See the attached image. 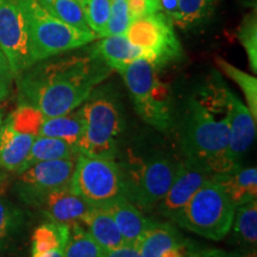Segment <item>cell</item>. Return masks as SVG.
<instances>
[{
	"instance_id": "36",
	"label": "cell",
	"mask_w": 257,
	"mask_h": 257,
	"mask_svg": "<svg viewBox=\"0 0 257 257\" xmlns=\"http://www.w3.org/2000/svg\"><path fill=\"white\" fill-rule=\"evenodd\" d=\"M14 78L15 76L12 74L11 68H10L8 60H6L3 51L0 50V101L9 98Z\"/></svg>"
},
{
	"instance_id": "22",
	"label": "cell",
	"mask_w": 257,
	"mask_h": 257,
	"mask_svg": "<svg viewBox=\"0 0 257 257\" xmlns=\"http://www.w3.org/2000/svg\"><path fill=\"white\" fill-rule=\"evenodd\" d=\"M80 155L79 150L69 143L59 138L37 136L32 143L30 152L23 166L18 172L22 173L37 162L53 160H76Z\"/></svg>"
},
{
	"instance_id": "4",
	"label": "cell",
	"mask_w": 257,
	"mask_h": 257,
	"mask_svg": "<svg viewBox=\"0 0 257 257\" xmlns=\"http://www.w3.org/2000/svg\"><path fill=\"white\" fill-rule=\"evenodd\" d=\"M29 34L31 64L55 57L91 43L96 36L91 30H80L51 16L37 0H17Z\"/></svg>"
},
{
	"instance_id": "28",
	"label": "cell",
	"mask_w": 257,
	"mask_h": 257,
	"mask_svg": "<svg viewBox=\"0 0 257 257\" xmlns=\"http://www.w3.org/2000/svg\"><path fill=\"white\" fill-rule=\"evenodd\" d=\"M216 0H179V15L174 24L182 30L197 27L213 10Z\"/></svg>"
},
{
	"instance_id": "14",
	"label": "cell",
	"mask_w": 257,
	"mask_h": 257,
	"mask_svg": "<svg viewBox=\"0 0 257 257\" xmlns=\"http://www.w3.org/2000/svg\"><path fill=\"white\" fill-rule=\"evenodd\" d=\"M76 160H53L37 162L19 173L18 189L46 191L72 185Z\"/></svg>"
},
{
	"instance_id": "19",
	"label": "cell",
	"mask_w": 257,
	"mask_h": 257,
	"mask_svg": "<svg viewBox=\"0 0 257 257\" xmlns=\"http://www.w3.org/2000/svg\"><path fill=\"white\" fill-rule=\"evenodd\" d=\"M82 224L104 251L125 245L113 218L104 207H92L89 213L82 220Z\"/></svg>"
},
{
	"instance_id": "15",
	"label": "cell",
	"mask_w": 257,
	"mask_h": 257,
	"mask_svg": "<svg viewBox=\"0 0 257 257\" xmlns=\"http://www.w3.org/2000/svg\"><path fill=\"white\" fill-rule=\"evenodd\" d=\"M104 208L113 218L125 245L138 248L141 239L143 238L154 220H150L144 216L142 210H140L134 202L125 197L112 201L111 204L104 206Z\"/></svg>"
},
{
	"instance_id": "34",
	"label": "cell",
	"mask_w": 257,
	"mask_h": 257,
	"mask_svg": "<svg viewBox=\"0 0 257 257\" xmlns=\"http://www.w3.org/2000/svg\"><path fill=\"white\" fill-rule=\"evenodd\" d=\"M188 257H256V251H226L217 248H202L188 243Z\"/></svg>"
},
{
	"instance_id": "1",
	"label": "cell",
	"mask_w": 257,
	"mask_h": 257,
	"mask_svg": "<svg viewBox=\"0 0 257 257\" xmlns=\"http://www.w3.org/2000/svg\"><path fill=\"white\" fill-rule=\"evenodd\" d=\"M111 72L93 47L41 61L17 76L21 102L36 107L46 118L67 114L81 106Z\"/></svg>"
},
{
	"instance_id": "10",
	"label": "cell",
	"mask_w": 257,
	"mask_h": 257,
	"mask_svg": "<svg viewBox=\"0 0 257 257\" xmlns=\"http://www.w3.org/2000/svg\"><path fill=\"white\" fill-rule=\"evenodd\" d=\"M0 50L15 78L32 66L27 22L17 0H0Z\"/></svg>"
},
{
	"instance_id": "20",
	"label": "cell",
	"mask_w": 257,
	"mask_h": 257,
	"mask_svg": "<svg viewBox=\"0 0 257 257\" xmlns=\"http://www.w3.org/2000/svg\"><path fill=\"white\" fill-rule=\"evenodd\" d=\"M85 131V119L80 106L69 113L59 117L46 118L40 128L38 136L59 138L70 146H78Z\"/></svg>"
},
{
	"instance_id": "17",
	"label": "cell",
	"mask_w": 257,
	"mask_h": 257,
	"mask_svg": "<svg viewBox=\"0 0 257 257\" xmlns=\"http://www.w3.org/2000/svg\"><path fill=\"white\" fill-rule=\"evenodd\" d=\"M36 137L17 133L5 121L0 127V166L18 174Z\"/></svg>"
},
{
	"instance_id": "26",
	"label": "cell",
	"mask_w": 257,
	"mask_h": 257,
	"mask_svg": "<svg viewBox=\"0 0 257 257\" xmlns=\"http://www.w3.org/2000/svg\"><path fill=\"white\" fill-rule=\"evenodd\" d=\"M102 250L80 223L70 225L69 239L64 246L63 257H101Z\"/></svg>"
},
{
	"instance_id": "7",
	"label": "cell",
	"mask_w": 257,
	"mask_h": 257,
	"mask_svg": "<svg viewBox=\"0 0 257 257\" xmlns=\"http://www.w3.org/2000/svg\"><path fill=\"white\" fill-rule=\"evenodd\" d=\"M72 188L91 207H104L117 199L126 198L123 170L112 159L80 154L74 169Z\"/></svg>"
},
{
	"instance_id": "12",
	"label": "cell",
	"mask_w": 257,
	"mask_h": 257,
	"mask_svg": "<svg viewBox=\"0 0 257 257\" xmlns=\"http://www.w3.org/2000/svg\"><path fill=\"white\" fill-rule=\"evenodd\" d=\"M208 176L210 174L207 172L188 162L187 160L178 163L172 185L156 207L159 213L172 220L206 181Z\"/></svg>"
},
{
	"instance_id": "33",
	"label": "cell",
	"mask_w": 257,
	"mask_h": 257,
	"mask_svg": "<svg viewBox=\"0 0 257 257\" xmlns=\"http://www.w3.org/2000/svg\"><path fill=\"white\" fill-rule=\"evenodd\" d=\"M131 22L133 21L128 12L126 0H112L110 15L105 29V37L125 35Z\"/></svg>"
},
{
	"instance_id": "29",
	"label": "cell",
	"mask_w": 257,
	"mask_h": 257,
	"mask_svg": "<svg viewBox=\"0 0 257 257\" xmlns=\"http://www.w3.org/2000/svg\"><path fill=\"white\" fill-rule=\"evenodd\" d=\"M44 119L46 117L36 107L21 102L17 110L12 112L5 121L17 133L38 136Z\"/></svg>"
},
{
	"instance_id": "39",
	"label": "cell",
	"mask_w": 257,
	"mask_h": 257,
	"mask_svg": "<svg viewBox=\"0 0 257 257\" xmlns=\"http://www.w3.org/2000/svg\"><path fill=\"white\" fill-rule=\"evenodd\" d=\"M63 251L64 249H57V250H54V251L44 253V255L37 256V257H63Z\"/></svg>"
},
{
	"instance_id": "37",
	"label": "cell",
	"mask_w": 257,
	"mask_h": 257,
	"mask_svg": "<svg viewBox=\"0 0 257 257\" xmlns=\"http://www.w3.org/2000/svg\"><path fill=\"white\" fill-rule=\"evenodd\" d=\"M101 257H142L137 246L123 245L117 249L106 250L102 252Z\"/></svg>"
},
{
	"instance_id": "23",
	"label": "cell",
	"mask_w": 257,
	"mask_h": 257,
	"mask_svg": "<svg viewBox=\"0 0 257 257\" xmlns=\"http://www.w3.org/2000/svg\"><path fill=\"white\" fill-rule=\"evenodd\" d=\"M70 225L62 223L42 224L31 238V257L42 256L57 249H64L69 239Z\"/></svg>"
},
{
	"instance_id": "25",
	"label": "cell",
	"mask_w": 257,
	"mask_h": 257,
	"mask_svg": "<svg viewBox=\"0 0 257 257\" xmlns=\"http://www.w3.org/2000/svg\"><path fill=\"white\" fill-rule=\"evenodd\" d=\"M216 64L221 72H223L227 78H230L238 85V87L242 89L244 96L246 100V107L249 108L253 119H257V80L255 76L243 72L225 61L224 59L217 57Z\"/></svg>"
},
{
	"instance_id": "11",
	"label": "cell",
	"mask_w": 257,
	"mask_h": 257,
	"mask_svg": "<svg viewBox=\"0 0 257 257\" xmlns=\"http://www.w3.org/2000/svg\"><path fill=\"white\" fill-rule=\"evenodd\" d=\"M18 194L23 201L36 207L54 223H82L92 210L87 202L74 192L72 185L46 191L18 189Z\"/></svg>"
},
{
	"instance_id": "13",
	"label": "cell",
	"mask_w": 257,
	"mask_h": 257,
	"mask_svg": "<svg viewBox=\"0 0 257 257\" xmlns=\"http://www.w3.org/2000/svg\"><path fill=\"white\" fill-rule=\"evenodd\" d=\"M227 121H229V147L233 162L239 165V160L249 150L255 141L256 120L246 105L230 89L225 88Z\"/></svg>"
},
{
	"instance_id": "38",
	"label": "cell",
	"mask_w": 257,
	"mask_h": 257,
	"mask_svg": "<svg viewBox=\"0 0 257 257\" xmlns=\"http://www.w3.org/2000/svg\"><path fill=\"white\" fill-rule=\"evenodd\" d=\"M161 12L174 24L179 15V0H160Z\"/></svg>"
},
{
	"instance_id": "35",
	"label": "cell",
	"mask_w": 257,
	"mask_h": 257,
	"mask_svg": "<svg viewBox=\"0 0 257 257\" xmlns=\"http://www.w3.org/2000/svg\"><path fill=\"white\" fill-rule=\"evenodd\" d=\"M131 21L161 12L160 0H126Z\"/></svg>"
},
{
	"instance_id": "16",
	"label": "cell",
	"mask_w": 257,
	"mask_h": 257,
	"mask_svg": "<svg viewBox=\"0 0 257 257\" xmlns=\"http://www.w3.org/2000/svg\"><path fill=\"white\" fill-rule=\"evenodd\" d=\"M210 178L223 188L234 207L257 198L256 167L237 166L229 172L212 174Z\"/></svg>"
},
{
	"instance_id": "5",
	"label": "cell",
	"mask_w": 257,
	"mask_h": 257,
	"mask_svg": "<svg viewBox=\"0 0 257 257\" xmlns=\"http://www.w3.org/2000/svg\"><path fill=\"white\" fill-rule=\"evenodd\" d=\"M234 206L210 176L172 221L204 238L221 240L230 232Z\"/></svg>"
},
{
	"instance_id": "2",
	"label": "cell",
	"mask_w": 257,
	"mask_h": 257,
	"mask_svg": "<svg viewBox=\"0 0 257 257\" xmlns=\"http://www.w3.org/2000/svg\"><path fill=\"white\" fill-rule=\"evenodd\" d=\"M181 149L185 160L210 175L239 166L230 155L225 87L189 99L181 127Z\"/></svg>"
},
{
	"instance_id": "24",
	"label": "cell",
	"mask_w": 257,
	"mask_h": 257,
	"mask_svg": "<svg viewBox=\"0 0 257 257\" xmlns=\"http://www.w3.org/2000/svg\"><path fill=\"white\" fill-rule=\"evenodd\" d=\"M231 240L244 246H255L257 242V200L234 207L230 232Z\"/></svg>"
},
{
	"instance_id": "27",
	"label": "cell",
	"mask_w": 257,
	"mask_h": 257,
	"mask_svg": "<svg viewBox=\"0 0 257 257\" xmlns=\"http://www.w3.org/2000/svg\"><path fill=\"white\" fill-rule=\"evenodd\" d=\"M51 16L80 30H89L78 0H37Z\"/></svg>"
},
{
	"instance_id": "8",
	"label": "cell",
	"mask_w": 257,
	"mask_h": 257,
	"mask_svg": "<svg viewBox=\"0 0 257 257\" xmlns=\"http://www.w3.org/2000/svg\"><path fill=\"white\" fill-rule=\"evenodd\" d=\"M126 198L142 211L157 207L174 179L178 163L162 156L136 160L120 166Z\"/></svg>"
},
{
	"instance_id": "40",
	"label": "cell",
	"mask_w": 257,
	"mask_h": 257,
	"mask_svg": "<svg viewBox=\"0 0 257 257\" xmlns=\"http://www.w3.org/2000/svg\"><path fill=\"white\" fill-rule=\"evenodd\" d=\"M2 125H3V112L0 110V127H2Z\"/></svg>"
},
{
	"instance_id": "9",
	"label": "cell",
	"mask_w": 257,
	"mask_h": 257,
	"mask_svg": "<svg viewBox=\"0 0 257 257\" xmlns=\"http://www.w3.org/2000/svg\"><path fill=\"white\" fill-rule=\"evenodd\" d=\"M125 36L141 48L157 69L182 56V47L176 37L173 23L162 12L135 19Z\"/></svg>"
},
{
	"instance_id": "18",
	"label": "cell",
	"mask_w": 257,
	"mask_h": 257,
	"mask_svg": "<svg viewBox=\"0 0 257 257\" xmlns=\"http://www.w3.org/2000/svg\"><path fill=\"white\" fill-rule=\"evenodd\" d=\"M93 48L112 70H117L138 59H146L144 51L134 46L125 35L102 37Z\"/></svg>"
},
{
	"instance_id": "31",
	"label": "cell",
	"mask_w": 257,
	"mask_h": 257,
	"mask_svg": "<svg viewBox=\"0 0 257 257\" xmlns=\"http://www.w3.org/2000/svg\"><path fill=\"white\" fill-rule=\"evenodd\" d=\"M238 40L248 55L250 68L257 72V19L256 12H250L239 25Z\"/></svg>"
},
{
	"instance_id": "6",
	"label": "cell",
	"mask_w": 257,
	"mask_h": 257,
	"mask_svg": "<svg viewBox=\"0 0 257 257\" xmlns=\"http://www.w3.org/2000/svg\"><path fill=\"white\" fill-rule=\"evenodd\" d=\"M115 72L123 78L138 117L156 130H168L173 119L170 94L156 67L147 59H138Z\"/></svg>"
},
{
	"instance_id": "30",
	"label": "cell",
	"mask_w": 257,
	"mask_h": 257,
	"mask_svg": "<svg viewBox=\"0 0 257 257\" xmlns=\"http://www.w3.org/2000/svg\"><path fill=\"white\" fill-rule=\"evenodd\" d=\"M89 30L96 38L105 37L112 0H78Z\"/></svg>"
},
{
	"instance_id": "21",
	"label": "cell",
	"mask_w": 257,
	"mask_h": 257,
	"mask_svg": "<svg viewBox=\"0 0 257 257\" xmlns=\"http://www.w3.org/2000/svg\"><path fill=\"white\" fill-rule=\"evenodd\" d=\"M185 240L173 224L153 221L138 244V250L142 257H161L167 250L180 245Z\"/></svg>"
},
{
	"instance_id": "32",
	"label": "cell",
	"mask_w": 257,
	"mask_h": 257,
	"mask_svg": "<svg viewBox=\"0 0 257 257\" xmlns=\"http://www.w3.org/2000/svg\"><path fill=\"white\" fill-rule=\"evenodd\" d=\"M23 221L22 211L11 202L0 199V251L5 248L11 234Z\"/></svg>"
},
{
	"instance_id": "3",
	"label": "cell",
	"mask_w": 257,
	"mask_h": 257,
	"mask_svg": "<svg viewBox=\"0 0 257 257\" xmlns=\"http://www.w3.org/2000/svg\"><path fill=\"white\" fill-rule=\"evenodd\" d=\"M80 108L85 131L78 146L79 153L114 160L125 128L123 106L117 92L108 86L94 88Z\"/></svg>"
}]
</instances>
